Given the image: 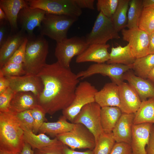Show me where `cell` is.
Returning <instances> with one entry per match:
<instances>
[{"label": "cell", "mask_w": 154, "mask_h": 154, "mask_svg": "<svg viewBox=\"0 0 154 154\" xmlns=\"http://www.w3.org/2000/svg\"><path fill=\"white\" fill-rule=\"evenodd\" d=\"M123 39L128 42L133 56L136 59L149 54V35L138 27L121 31Z\"/></svg>", "instance_id": "12"}, {"label": "cell", "mask_w": 154, "mask_h": 154, "mask_svg": "<svg viewBox=\"0 0 154 154\" xmlns=\"http://www.w3.org/2000/svg\"><path fill=\"white\" fill-rule=\"evenodd\" d=\"M15 114L23 128L33 130L34 121L31 110Z\"/></svg>", "instance_id": "37"}, {"label": "cell", "mask_w": 154, "mask_h": 154, "mask_svg": "<svg viewBox=\"0 0 154 154\" xmlns=\"http://www.w3.org/2000/svg\"><path fill=\"white\" fill-rule=\"evenodd\" d=\"M30 7L42 10L46 13L64 15L78 18L82 14V9L74 0H28Z\"/></svg>", "instance_id": "7"}, {"label": "cell", "mask_w": 154, "mask_h": 154, "mask_svg": "<svg viewBox=\"0 0 154 154\" xmlns=\"http://www.w3.org/2000/svg\"><path fill=\"white\" fill-rule=\"evenodd\" d=\"M78 18L64 15L46 13L39 28L40 35L56 42L67 38L68 31Z\"/></svg>", "instance_id": "4"}, {"label": "cell", "mask_w": 154, "mask_h": 154, "mask_svg": "<svg viewBox=\"0 0 154 154\" xmlns=\"http://www.w3.org/2000/svg\"><path fill=\"white\" fill-rule=\"evenodd\" d=\"M45 14L44 11L28 5L20 11L17 18L18 25L26 32L28 37H32L34 29L40 27Z\"/></svg>", "instance_id": "14"}, {"label": "cell", "mask_w": 154, "mask_h": 154, "mask_svg": "<svg viewBox=\"0 0 154 154\" xmlns=\"http://www.w3.org/2000/svg\"><path fill=\"white\" fill-rule=\"evenodd\" d=\"M19 154H34V151L31 146L28 143L25 142Z\"/></svg>", "instance_id": "47"}, {"label": "cell", "mask_w": 154, "mask_h": 154, "mask_svg": "<svg viewBox=\"0 0 154 154\" xmlns=\"http://www.w3.org/2000/svg\"><path fill=\"white\" fill-rule=\"evenodd\" d=\"M37 75L44 86L37 98L38 104L46 114L53 115L71 105L80 82L70 68L62 66L57 61L46 64Z\"/></svg>", "instance_id": "1"}, {"label": "cell", "mask_w": 154, "mask_h": 154, "mask_svg": "<svg viewBox=\"0 0 154 154\" xmlns=\"http://www.w3.org/2000/svg\"><path fill=\"white\" fill-rule=\"evenodd\" d=\"M119 0H98L96 7L98 11L106 17L112 19L117 8Z\"/></svg>", "instance_id": "34"}, {"label": "cell", "mask_w": 154, "mask_h": 154, "mask_svg": "<svg viewBox=\"0 0 154 154\" xmlns=\"http://www.w3.org/2000/svg\"><path fill=\"white\" fill-rule=\"evenodd\" d=\"M63 115L55 122H44L39 129L40 133L55 136L58 134L70 131L74 127L75 124L68 122Z\"/></svg>", "instance_id": "26"}, {"label": "cell", "mask_w": 154, "mask_h": 154, "mask_svg": "<svg viewBox=\"0 0 154 154\" xmlns=\"http://www.w3.org/2000/svg\"><path fill=\"white\" fill-rule=\"evenodd\" d=\"M132 68L133 65L95 63L90 65L86 70L78 72L76 75L78 78L82 79L100 74L108 76L112 82L119 86L123 82L124 73Z\"/></svg>", "instance_id": "10"}, {"label": "cell", "mask_w": 154, "mask_h": 154, "mask_svg": "<svg viewBox=\"0 0 154 154\" xmlns=\"http://www.w3.org/2000/svg\"><path fill=\"white\" fill-rule=\"evenodd\" d=\"M15 93L9 87L0 94V112L9 111L10 103Z\"/></svg>", "instance_id": "38"}, {"label": "cell", "mask_w": 154, "mask_h": 154, "mask_svg": "<svg viewBox=\"0 0 154 154\" xmlns=\"http://www.w3.org/2000/svg\"><path fill=\"white\" fill-rule=\"evenodd\" d=\"M62 154H95V153L94 149H89L84 151H78L70 148L64 145Z\"/></svg>", "instance_id": "45"}, {"label": "cell", "mask_w": 154, "mask_h": 154, "mask_svg": "<svg viewBox=\"0 0 154 154\" xmlns=\"http://www.w3.org/2000/svg\"><path fill=\"white\" fill-rule=\"evenodd\" d=\"M122 113L118 107L107 106L101 108V123L104 133L112 132Z\"/></svg>", "instance_id": "24"}, {"label": "cell", "mask_w": 154, "mask_h": 154, "mask_svg": "<svg viewBox=\"0 0 154 154\" xmlns=\"http://www.w3.org/2000/svg\"><path fill=\"white\" fill-rule=\"evenodd\" d=\"M111 19L100 12L90 32L85 39L89 45L93 44H106L110 40L119 39L120 37Z\"/></svg>", "instance_id": "6"}, {"label": "cell", "mask_w": 154, "mask_h": 154, "mask_svg": "<svg viewBox=\"0 0 154 154\" xmlns=\"http://www.w3.org/2000/svg\"><path fill=\"white\" fill-rule=\"evenodd\" d=\"M74 1L77 5L81 9L82 8L94 9V0H74Z\"/></svg>", "instance_id": "44"}, {"label": "cell", "mask_w": 154, "mask_h": 154, "mask_svg": "<svg viewBox=\"0 0 154 154\" xmlns=\"http://www.w3.org/2000/svg\"><path fill=\"white\" fill-rule=\"evenodd\" d=\"M27 40V37L6 64L13 63L17 64H22L24 63Z\"/></svg>", "instance_id": "40"}, {"label": "cell", "mask_w": 154, "mask_h": 154, "mask_svg": "<svg viewBox=\"0 0 154 154\" xmlns=\"http://www.w3.org/2000/svg\"><path fill=\"white\" fill-rule=\"evenodd\" d=\"M19 153H14L0 149V154H19Z\"/></svg>", "instance_id": "52"}, {"label": "cell", "mask_w": 154, "mask_h": 154, "mask_svg": "<svg viewBox=\"0 0 154 154\" xmlns=\"http://www.w3.org/2000/svg\"><path fill=\"white\" fill-rule=\"evenodd\" d=\"M24 130L15 113L0 112V149L20 153L25 143Z\"/></svg>", "instance_id": "2"}, {"label": "cell", "mask_w": 154, "mask_h": 154, "mask_svg": "<svg viewBox=\"0 0 154 154\" xmlns=\"http://www.w3.org/2000/svg\"><path fill=\"white\" fill-rule=\"evenodd\" d=\"M135 114L122 113L112 133L116 142L130 144Z\"/></svg>", "instance_id": "20"}, {"label": "cell", "mask_w": 154, "mask_h": 154, "mask_svg": "<svg viewBox=\"0 0 154 154\" xmlns=\"http://www.w3.org/2000/svg\"><path fill=\"white\" fill-rule=\"evenodd\" d=\"M110 154H132L130 144L123 142H116Z\"/></svg>", "instance_id": "41"}, {"label": "cell", "mask_w": 154, "mask_h": 154, "mask_svg": "<svg viewBox=\"0 0 154 154\" xmlns=\"http://www.w3.org/2000/svg\"><path fill=\"white\" fill-rule=\"evenodd\" d=\"M116 142L112 132H104L96 144L94 149L95 154H110Z\"/></svg>", "instance_id": "32"}, {"label": "cell", "mask_w": 154, "mask_h": 154, "mask_svg": "<svg viewBox=\"0 0 154 154\" xmlns=\"http://www.w3.org/2000/svg\"><path fill=\"white\" fill-rule=\"evenodd\" d=\"M108 44H93L89 45L85 50L78 56L76 62L77 63L92 62L96 63L106 62L109 59Z\"/></svg>", "instance_id": "19"}, {"label": "cell", "mask_w": 154, "mask_h": 154, "mask_svg": "<svg viewBox=\"0 0 154 154\" xmlns=\"http://www.w3.org/2000/svg\"><path fill=\"white\" fill-rule=\"evenodd\" d=\"M27 37L26 32L21 29L16 32H11L6 42L0 47V69L7 62Z\"/></svg>", "instance_id": "17"}, {"label": "cell", "mask_w": 154, "mask_h": 154, "mask_svg": "<svg viewBox=\"0 0 154 154\" xmlns=\"http://www.w3.org/2000/svg\"><path fill=\"white\" fill-rule=\"evenodd\" d=\"M154 68V53L136 58L133 64L132 69L137 76L147 79L149 74Z\"/></svg>", "instance_id": "29"}, {"label": "cell", "mask_w": 154, "mask_h": 154, "mask_svg": "<svg viewBox=\"0 0 154 154\" xmlns=\"http://www.w3.org/2000/svg\"><path fill=\"white\" fill-rule=\"evenodd\" d=\"M8 21L5 14L2 9L0 7V22Z\"/></svg>", "instance_id": "50"}, {"label": "cell", "mask_w": 154, "mask_h": 154, "mask_svg": "<svg viewBox=\"0 0 154 154\" xmlns=\"http://www.w3.org/2000/svg\"><path fill=\"white\" fill-rule=\"evenodd\" d=\"M147 79H149L154 83V68L149 72Z\"/></svg>", "instance_id": "51"}, {"label": "cell", "mask_w": 154, "mask_h": 154, "mask_svg": "<svg viewBox=\"0 0 154 154\" xmlns=\"http://www.w3.org/2000/svg\"><path fill=\"white\" fill-rule=\"evenodd\" d=\"M131 70L124 74V80L127 81L134 89L141 101L154 98V83L148 79L137 76Z\"/></svg>", "instance_id": "18"}, {"label": "cell", "mask_w": 154, "mask_h": 154, "mask_svg": "<svg viewBox=\"0 0 154 154\" xmlns=\"http://www.w3.org/2000/svg\"><path fill=\"white\" fill-rule=\"evenodd\" d=\"M143 8V0H130L126 26L128 29L138 27Z\"/></svg>", "instance_id": "31"}, {"label": "cell", "mask_w": 154, "mask_h": 154, "mask_svg": "<svg viewBox=\"0 0 154 154\" xmlns=\"http://www.w3.org/2000/svg\"><path fill=\"white\" fill-rule=\"evenodd\" d=\"M138 27L149 35L154 32V7L143 8Z\"/></svg>", "instance_id": "33"}, {"label": "cell", "mask_w": 154, "mask_h": 154, "mask_svg": "<svg viewBox=\"0 0 154 154\" xmlns=\"http://www.w3.org/2000/svg\"><path fill=\"white\" fill-rule=\"evenodd\" d=\"M9 86V82L7 78L0 72V94L2 93Z\"/></svg>", "instance_id": "46"}, {"label": "cell", "mask_w": 154, "mask_h": 154, "mask_svg": "<svg viewBox=\"0 0 154 154\" xmlns=\"http://www.w3.org/2000/svg\"><path fill=\"white\" fill-rule=\"evenodd\" d=\"M38 105L37 98L32 92H17L11 100L9 111L16 114L31 110Z\"/></svg>", "instance_id": "23"}, {"label": "cell", "mask_w": 154, "mask_h": 154, "mask_svg": "<svg viewBox=\"0 0 154 154\" xmlns=\"http://www.w3.org/2000/svg\"><path fill=\"white\" fill-rule=\"evenodd\" d=\"M143 8L154 7V0H143Z\"/></svg>", "instance_id": "49"}, {"label": "cell", "mask_w": 154, "mask_h": 154, "mask_svg": "<svg viewBox=\"0 0 154 154\" xmlns=\"http://www.w3.org/2000/svg\"><path fill=\"white\" fill-rule=\"evenodd\" d=\"M24 69L26 74L37 75L46 64L48 44L44 36L40 34L27 37Z\"/></svg>", "instance_id": "3"}, {"label": "cell", "mask_w": 154, "mask_h": 154, "mask_svg": "<svg viewBox=\"0 0 154 154\" xmlns=\"http://www.w3.org/2000/svg\"><path fill=\"white\" fill-rule=\"evenodd\" d=\"M145 123L154 124V98L142 101L135 114L133 124Z\"/></svg>", "instance_id": "27"}, {"label": "cell", "mask_w": 154, "mask_h": 154, "mask_svg": "<svg viewBox=\"0 0 154 154\" xmlns=\"http://www.w3.org/2000/svg\"><path fill=\"white\" fill-rule=\"evenodd\" d=\"M0 72L6 77L21 76L26 74L23 64L13 63L6 64L0 69Z\"/></svg>", "instance_id": "35"}, {"label": "cell", "mask_w": 154, "mask_h": 154, "mask_svg": "<svg viewBox=\"0 0 154 154\" xmlns=\"http://www.w3.org/2000/svg\"><path fill=\"white\" fill-rule=\"evenodd\" d=\"M130 0H119L116 9L112 19L119 32L126 27L127 14Z\"/></svg>", "instance_id": "30"}, {"label": "cell", "mask_w": 154, "mask_h": 154, "mask_svg": "<svg viewBox=\"0 0 154 154\" xmlns=\"http://www.w3.org/2000/svg\"><path fill=\"white\" fill-rule=\"evenodd\" d=\"M23 129L25 142L28 143L33 150L53 145L59 141L56 137L51 139L44 133L36 134L32 130Z\"/></svg>", "instance_id": "28"}, {"label": "cell", "mask_w": 154, "mask_h": 154, "mask_svg": "<svg viewBox=\"0 0 154 154\" xmlns=\"http://www.w3.org/2000/svg\"><path fill=\"white\" fill-rule=\"evenodd\" d=\"M153 124L145 123L133 125L130 144L132 154H146V147Z\"/></svg>", "instance_id": "16"}, {"label": "cell", "mask_w": 154, "mask_h": 154, "mask_svg": "<svg viewBox=\"0 0 154 154\" xmlns=\"http://www.w3.org/2000/svg\"><path fill=\"white\" fill-rule=\"evenodd\" d=\"M28 5L27 0H0V7L5 14L11 32L19 30L17 21L18 14L21 10Z\"/></svg>", "instance_id": "22"}, {"label": "cell", "mask_w": 154, "mask_h": 154, "mask_svg": "<svg viewBox=\"0 0 154 154\" xmlns=\"http://www.w3.org/2000/svg\"><path fill=\"white\" fill-rule=\"evenodd\" d=\"M149 35V54H153L154 53V32Z\"/></svg>", "instance_id": "48"}, {"label": "cell", "mask_w": 154, "mask_h": 154, "mask_svg": "<svg viewBox=\"0 0 154 154\" xmlns=\"http://www.w3.org/2000/svg\"><path fill=\"white\" fill-rule=\"evenodd\" d=\"M9 82V87L15 92H31L38 98L42 92L44 86L41 78L37 75L6 77Z\"/></svg>", "instance_id": "13"}, {"label": "cell", "mask_w": 154, "mask_h": 154, "mask_svg": "<svg viewBox=\"0 0 154 154\" xmlns=\"http://www.w3.org/2000/svg\"><path fill=\"white\" fill-rule=\"evenodd\" d=\"M88 46L85 38L76 36L56 42L54 55L57 61L62 66L70 68L73 58L81 54Z\"/></svg>", "instance_id": "9"}, {"label": "cell", "mask_w": 154, "mask_h": 154, "mask_svg": "<svg viewBox=\"0 0 154 154\" xmlns=\"http://www.w3.org/2000/svg\"><path fill=\"white\" fill-rule=\"evenodd\" d=\"M136 58L133 56L128 44L124 46L112 47L110 53L109 59L106 62L108 64H121L132 65Z\"/></svg>", "instance_id": "25"}, {"label": "cell", "mask_w": 154, "mask_h": 154, "mask_svg": "<svg viewBox=\"0 0 154 154\" xmlns=\"http://www.w3.org/2000/svg\"><path fill=\"white\" fill-rule=\"evenodd\" d=\"M95 102L101 108L107 106L119 107L120 99L118 86L113 82L106 84L102 89L96 93Z\"/></svg>", "instance_id": "21"}, {"label": "cell", "mask_w": 154, "mask_h": 154, "mask_svg": "<svg viewBox=\"0 0 154 154\" xmlns=\"http://www.w3.org/2000/svg\"><path fill=\"white\" fill-rule=\"evenodd\" d=\"M34 119L33 132L37 134L45 119L46 113L39 105L31 110Z\"/></svg>", "instance_id": "36"}, {"label": "cell", "mask_w": 154, "mask_h": 154, "mask_svg": "<svg viewBox=\"0 0 154 154\" xmlns=\"http://www.w3.org/2000/svg\"><path fill=\"white\" fill-rule=\"evenodd\" d=\"M10 26L8 21L0 22V47L6 42L11 32Z\"/></svg>", "instance_id": "42"}, {"label": "cell", "mask_w": 154, "mask_h": 154, "mask_svg": "<svg viewBox=\"0 0 154 154\" xmlns=\"http://www.w3.org/2000/svg\"><path fill=\"white\" fill-rule=\"evenodd\" d=\"M64 146L59 141L53 145L34 150V154H62Z\"/></svg>", "instance_id": "39"}, {"label": "cell", "mask_w": 154, "mask_h": 154, "mask_svg": "<svg viewBox=\"0 0 154 154\" xmlns=\"http://www.w3.org/2000/svg\"><path fill=\"white\" fill-rule=\"evenodd\" d=\"M98 91L94 86L87 81L80 82L76 88L72 103L62 110L63 116L73 123L75 117L84 106L95 102V95Z\"/></svg>", "instance_id": "8"}, {"label": "cell", "mask_w": 154, "mask_h": 154, "mask_svg": "<svg viewBox=\"0 0 154 154\" xmlns=\"http://www.w3.org/2000/svg\"><path fill=\"white\" fill-rule=\"evenodd\" d=\"M146 154H154V124L151 128L149 142L146 147Z\"/></svg>", "instance_id": "43"}, {"label": "cell", "mask_w": 154, "mask_h": 154, "mask_svg": "<svg viewBox=\"0 0 154 154\" xmlns=\"http://www.w3.org/2000/svg\"><path fill=\"white\" fill-rule=\"evenodd\" d=\"M118 86L120 99L119 108L122 113L135 114L142 102L138 94L128 83L123 82Z\"/></svg>", "instance_id": "15"}, {"label": "cell", "mask_w": 154, "mask_h": 154, "mask_svg": "<svg viewBox=\"0 0 154 154\" xmlns=\"http://www.w3.org/2000/svg\"><path fill=\"white\" fill-rule=\"evenodd\" d=\"M101 108L95 102L88 104L82 108L73 123L84 125L94 135L96 144L104 132L101 121Z\"/></svg>", "instance_id": "11"}, {"label": "cell", "mask_w": 154, "mask_h": 154, "mask_svg": "<svg viewBox=\"0 0 154 154\" xmlns=\"http://www.w3.org/2000/svg\"><path fill=\"white\" fill-rule=\"evenodd\" d=\"M55 137L64 145L73 150L86 149L93 150L96 146L94 135L81 123L75 124L70 131L58 135Z\"/></svg>", "instance_id": "5"}]
</instances>
